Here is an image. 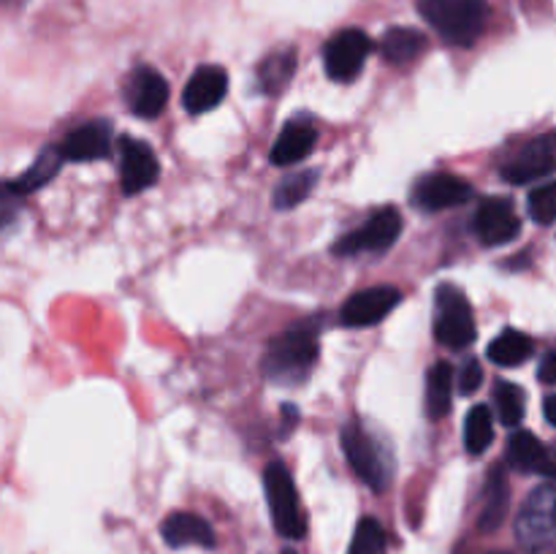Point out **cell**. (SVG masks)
<instances>
[{"instance_id":"6da1fadb","label":"cell","mask_w":556,"mask_h":554,"mask_svg":"<svg viewBox=\"0 0 556 554\" xmlns=\"http://www.w3.org/2000/svg\"><path fill=\"white\" fill-rule=\"evenodd\" d=\"M318 331L313 324L291 326L277 335L264 353V375L277 386H299L318 362Z\"/></svg>"},{"instance_id":"7a4b0ae2","label":"cell","mask_w":556,"mask_h":554,"mask_svg":"<svg viewBox=\"0 0 556 554\" xmlns=\"http://www.w3.org/2000/svg\"><path fill=\"white\" fill-rule=\"evenodd\" d=\"M418 11L451 47H472L492 16L486 0H421Z\"/></svg>"},{"instance_id":"3957f363","label":"cell","mask_w":556,"mask_h":554,"mask_svg":"<svg viewBox=\"0 0 556 554\" xmlns=\"http://www.w3.org/2000/svg\"><path fill=\"white\" fill-rule=\"evenodd\" d=\"M342 449H345L353 473L372 492H383L389 487L391 476H394V454L389 445H383V438L364 427V421H351L342 429Z\"/></svg>"},{"instance_id":"277c9868","label":"cell","mask_w":556,"mask_h":554,"mask_svg":"<svg viewBox=\"0 0 556 554\" xmlns=\"http://www.w3.org/2000/svg\"><path fill=\"white\" fill-rule=\"evenodd\" d=\"M516 538L527 554H552L556 541V492L552 478L535 487L516 516Z\"/></svg>"},{"instance_id":"5b68a950","label":"cell","mask_w":556,"mask_h":554,"mask_svg":"<svg viewBox=\"0 0 556 554\" xmlns=\"http://www.w3.org/2000/svg\"><path fill=\"white\" fill-rule=\"evenodd\" d=\"M264 492L266 503H269L271 525L282 538H299L307 536V516H304L302 503H299L296 483H293L291 473H288L286 462L271 459L264 470Z\"/></svg>"},{"instance_id":"8992f818","label":"cell","mask_w":556,"mask_h":554,"mask_svg":"<svg viewBox=\"0 0 556 554\" xmlns=\"http://www.w3.org/2000/svg\"><path fill=\"white\" fill-rule=\"evenodd\" d=\"M438 313H434V337L440 345L451 351H465L476 342V315H472L470 302L456 286H440L438 293Z\"/></svg>"},{"instance_id":"52a82bcc","label":"cell","mask_w":556,"mask_h":554,"mask_svg":"<svg viewBox=\"0 0 556 554\" xmlns=\"http://www.w3.org/2000/svg\"><path fill=\"white\" fill-rule=\"evenodd\" d=\"M400 234L402 215L396 212V206H380L364 226L345 234L340 242H334L331 250H334V255H342V259H351V255L362 253H386L400 239Z\"/></svg>"},{"instance_id":"ba28073f","label":"cell","mask_w":556,"mask_h":554,"mask_svg":"<svg viewBox=\"0 0 556 554\" xmlns=\"http://www.w3.org/2000/svg\"><path fill=\"white\" fill-rule=\"evenodd\" d=\"M369 52H372V41L367 33L356 30V27L340 30L329 38L324 49L326 74L334 81H353L364 71Z\"/></svg>"},{"instance_id":"9c48e42d","label":"cell","mask_w":556,"mask_h":554,"mask_svg":"<svg viewBox=\"0 0 556 554\" xmlns=\"http://www.w3.org/2000/svg\"><path fill=\"white\" fill-rule=\"evenodd\" d=\"M161 177V163L147 141L123 136L119 139V188L125 196H136L152 188Z\"/></svg>"},{"instance_id":"30bf717a","label":"cell","mask_w":556,"mask_h":554,"mask_svg":"<svg viewBox=\"0 0 556 554\" xmlns=\"http://www.w3.org/2000/svg\"><path fill=\"white\" fill-rule=\"evenodd\" d=\"M556 166L554 134L538 136L535 141L521 147L510 161L503 163V179L510 185H530L541 177H552Z\"/></svg>"},{"instance_id":"8fae6325","label":"cell","mask_w":556,"mask_h":554,"mask_svg":"<svg viewBox=\"0 0 556 554\" xmlns=\"http://www.w3.org/2000/svg\"><path fill=\"white\" fill-rule=\"evenodd\" d=\"M472 228H476V237L486 248H500V244H508L519 237L521 221L508 199L492 196V199L481 201V206L476 212V221H472Z\"/></svg>"},{"instance_id":"7c38bea8","label":"cell","mask_w":556,"mask_h":554,"mask_svg":"<svg viewBox=\"0 0 556 554\" xmlns=\"http://www.w3.org/2000/svg\"><path fill=\"white\" fill-rule=\"evenodd\" d=\"M402 302V291L394 286H375L367 291L353 293L340 310V324L348 329H362V326H375Z\"/></svg>"},{"instance_id":"4fadbf2b","label":"cell","mask_w":556,"mask_h":554,"mask_svg":"<svg viewBox=\"0 0 556 554\" xmlns=\"http://www.w3.org/2000/svg\"><path fill=\"white\" fill-rule=\"evenodd\" d=\"M125 101L136 117L155 119L168 103V81L152 65H139L125 81Z\"/></svg>"},{"instance_id":"5bb4252c","label":"cell","mask_w":556,"mask_h":554,"mask_svg":"<svg viewBox=\"0 0 556 554\" xmlns=\"http://www.w3.org/2000/svg\"><path fill=\"white\" fill-rule=\"evenodd\" d=\"M472 185L467 179L456 177V174H429L413 190V204L424 212H440L451 210V206H462L472 199Z\"/></svg>"},{"instance_id":"9a60e30c","label":"cell","mask_w":556,"mask_h":554,"mask_svg":"<svg viewBox=\"0 0 556 554\" xmlns=\"http://www.w3.org/2000/svg\"><path fill=\"white\" fill-rule=\"evenodd\" d=\"M60 158L63 161H101L112 152V125L106 119H90L85 125H76L63 141H60Z\"/></svg>"},{"instance_id":"2e32d148","label":"cell","mask_w":556,"mask_h":554,"mask_svg":"<svg viewBox=\"0 0 556 554\" xmlns=\"http://www.w3.org/2000/svg\"><path fill=\"white\" fill-rule=\"evenodd\" d=\"M228 92V74L220 65H201L182 90V106L188 114H204L220 106Z\"/></svg>"},{"instance_id":"e0dca14e","label":"cell","mask_w":556,"mask_h":554,"mask_svg":"<svg viewBox=\"0 0 556 554\" xmlns=\"http://www.w3.org/2000/svg\"><path fill=\"white\" fill-rule=\"evenodd\" d=\"M505 462H508L514 470L525 473V476H538L552 478L554 476V459L548 454L546 443L541 438H535L532 432H525V429H516L508 438V445H505Z\"/></svg>"},{"instance_id":"ac0fdd59","label":"cell","mask_w":556,"mask_h":554,"mask_svg":"<svg viewBox=\"0 0 556 554\" xmlns=\"http://www.w3.org/2000/svg\"><path fill=\"white\" fill-rule=\"evenodd\" d=\"M161 536L168 546L179 549V546H201V549H212L215 546V530L210 527V521H204L201 516L195 514H172L166 521L161 525Z\"/></svg>"},{"instance_id":"d6986e66","label":"cell","mask_w":556,"mask_h":554,"mask_svg":"<svg viewBox=\"0 0 556 554\" xmlns=\"http://www.w3.org/2000/svg\"><path fill=\"white\" fill-rule=\"evenodd\" d=\"M510 511V483L508 473L503 465L494 467L489 473L486 492H483V508L478 516V530L481 532H497L503 527V521L508 519Z\"/></svg>"},{"instance_id":"ffe728a7","label":"cell","mask_w":556,"mask_h":554,"mask_svg":"<svg viewBox=\"0 0 556 554\" xmlns=\"http://www.w3.org/2000/svg\"><path fill=\"white\" fill-rule=\"evenodd\" d=\"M315 141H318V130L313 128V125L307 123H288L286 128L280 130V136H277V141L271 144V152H269V161L275 163V166H293V163L304 161V158L313 152Z\"/></svg>"},{"instance_id":"44dd1931","label":"cell","mask_w":556,"mask_h":554,"mask_svg":"<svg viewBox=\"0 0 556 554\" xmlns=\"http://www.w3.org/2000/svg\"><path fill=\"white\" fill-rule=\"evenodd\" d=\"M427 49V36L416 27H391L383 33L380 52L391 65H407L416 58H421Z\"/></svg>"},{"instance_id":"7402d4cb","label":"cell","mask_w":556,"mask_h":554,"mask_svg":"<svg viewBox=\"0 0 556 554\" xmlns=\"http://www.w3.org/2000/svg\"><path fill=\"white\" fill-rule=\"evenodd\" d=\"M532 353H535V342H532L530 335H525V331L519 329H505L503 335L494 337L486 356L492 358L497 367H521Z\"/></svg>"},{"instance_id":"603a6c76","label":"cell","mask_w":556,"mask_h":554,"mask_svg":"<svg viewBox=\"0 0 556 554\" xmlns=\"http://www.w3.org/2000/svg\"><path fill=\"white\" fill-rule=\"evenodd\" d=\"M454 400V369L448 362H438L427 375V416L440 421L448 416Z\"/></svg>"},{"instance_id":"cb8c5ba5","label":"cell","mask_w":556,"mask_h":554,"mask_svg":"<svg viewBox=\"0 0 556 554\" xmlns=\"http://www.w3.org/2000/svg\"><path fill=\"white\" fill-rule=\"evenodd\" d=\"M60 166H63V158H60V150L58 147H43L41 152H38L36 161L30 163V168H27L22 177L16 179H9L11 190L20 196H27L33 193V190L43 188V185L49 182V179L58 177Z\"/></svg>"},{"instance_id":"d4e9b609","label":"cell","mask_w":556,"mask_h":554,"mask_svg":"<svg viewBox=\"0 0 556 554\" xmlns=\"http://www.w3.org/2000/svg\"><path fill=\"white\" fill-rule=\"evenodd\" d=\"M293 71H296V49H277L258 65V90L277 96L288 87Z\"/></svg>"},{"instance_id":"484cf974","label":"cell","mask_w":556,"mask_h":554,"mask_svg":"<svg viewBox=\"0 0 556 554\" xmlns=\"http://www.w3.org/2000/svg\"><path fill=\"white\" fill-rule=\"evenodd\" d=\"M494 440V421H492V407L476 405L470 407L465 418V449L472 456H481L483 451L492 445Z\"/></svg>"},{"instance_id":"4316f807","label":"cell","mask_w":556,"mask_h":554,"mask_svg":"<svg viewBox=\"0 0 556 554\" xmlns=\"http://www.w3.org/2000/svg\"><path fill=\"white\" fill-rule=\"evenodd\" d=\"M315 182H318V172H293L282 179L275 188V196H271V204L280 212L293 210L296 204H302L309 193H313Z\"/></svg>"},{"instance_id":"83f0119b","label":"cell","mask_w":556,"mask_h":554,"mask_svg":"<svg viewBox=\"0 0 556 554\" xmlns=\"http://www.w3.org/2000/svg\"><path fill=\"white\" fill-rule=\"evenodd\" d=\"M494 405H497L500 421H503L505 427H519L527 407L525 389L516 383H508V380H500L497 389H494Z\"/></svg>"},{"instance_id":"f1b7e54d","label":"cell","mask_w":556,"mask_h":554,"mask_svg":"<svg viewBox=\"0 0 556 554\" xmlns=\"http://www.w3.org/2000/svg\"><path fill=\"white\" fill-rule=\"evenodd\" d=\"M386 552V530L378 519L372 516H364L356 525L353 532V541L348 554H383Z\"/></svg>"},{"instance_id":"f546056e","label":"cell","mask_w":556,"mask_h":554,"mask_svg":"<svg viewBox=\"0 0 556 554\" xmlns=\"http://www.w3.org/2000/svg\"><path fill=\"white\" fill-rule=\"evenodd\" d=\"M556 185L554 182H546L541 185V188H535L530 193V199H527V204H530V215L532 221L541 223V226H552L554 217H556Z\"/></svg>"},{"instance_id":"4dcf8cb0","label":"cell","mask_w":556,"mask_h":554,"mask_svg":"<svg viewBox=\"0 0 556 554\" xmlns=\"http://www.w3.org/2000/svg\"><path fill=\"white\" fill-rule=\"evenodd\" d=\"M22 215V196L14 193L9 179H0V234L9 231Z\"/></svg>"},{"instance_id":"1f68e13d","label":"cell","mask_w":556,"mask_h":554,"mask_svg":"<svg viewBox=\"0 0 556 554\" xmlns=\"http://www.w3.org/2000/svg\"><path fill=\"white\" fill-rule=\"evenodd\" d=\"M481 383H483V369H481V364L476 362V358H470V362L465 364V367H462V375H459V391L465 396H470V394H476L478 389H481Z\"/></svg>"},{"instance_id":"d6a6232c","label":"cell","mask_w":556,"mask_h":554,"mask_svg":"<svg viewBox=\"0 0 556 554\" xmlns=\"http://www.w3.org/2000/svg\"><path fill=\"white\" fill-rule=\"evenodd\" d=\"M538 378H541V383H546V386L556 383V353L554 351H548L546 356H543L541 373H538Z\"/></svg>"},{"instance_id":"836d02e7","label":"cell","mask_w":556,"mask_h":554,"mask_svg":"<svg viewBox=\"0 0 556 554\" xmlns=\"http://www.w3.org/2000/svg\"><path fill=\"white\" fill-rule=\"evenodd\" d=\"M543 413H546L548 427H556V418H554V396H552V394H548L546 400H543Z\"/></svg>"},{"instance_id":"e575fe53","label":"cell","mask_w":556,"mask_h":554,"mask_svg":"<svg viewBox=\"0 0 556 554\" xmlns=\"http://www.w3.org/2000/svg\"><path fill=\"white\" fill-rule=\"evenodd\" d=\"M282 554H296V552H291V549H288V552H282Z\"/></svg>"},{"instance_id":"d590c367","label":"cell","mask_w":556,"mask_h":554,"mask_svg":"<svg viewBox=\"0 0 556 554\" xmlns=\"http://www.w3.org/2000/svg\"><path fill=\"white\" fill-rule=\"evenodd\" d=\"M494 554H510V552H494Z\"/></svg>"}]
</instances>
